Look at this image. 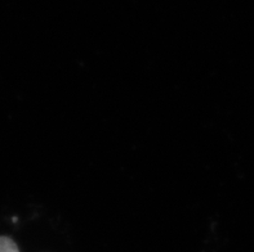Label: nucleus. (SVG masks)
<instances>
[{"label":"nucleus","mask_w":254,"mask_h":252,"mask_svg":"<svg viewBox=\"0 0 254 252\" xmlns=\"http://www.w3.org/2000/svg\"><path fill=\"white\" fill-rule=\"evenodd\" d=\"M0 252H19L16 242L8 237H0Z\"/></svg>","instance_id":"nucleus-1"}]
</instances>
